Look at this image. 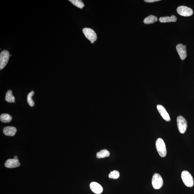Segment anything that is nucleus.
Listing matches in <instances>:
<instances>
[{
    "label": "nucleus",
    "instance_id": "2",
    "mask_svg": "<svg viewBox=\"0 0 194 194\" xmlns=\"http://www.w3.org/2000/svg\"><path fill=\"white\" fill-rule=\"evenodd\" d=\"M181 177L184 183L188 187H191L193 186L194 180L193 177L188 172L183 171L181 174Z\"/></svg>",
    "mask_w": 194,
    "mask_h": 194
},
{
    "label": "nucleus",
    "instance_id": "19",
    "mask_svg": "<svg viewBox=\"0 0 194 194\" xmlns=\"http://www.w3.org/2000/svg\"><path fill=\"white\" fill-rule=\"evenodd\" d=\"M34 92L32 91L30 92L27 96V101L30 107H33L34 105V103L33 100H32V97L34 95Z\"/></svg>",
    "mask_w": 194,
    "mask_h": 194
},
{
    "label": "nucleus",
    "instance_id": "18",
    "mask_svg": "<svg viewBox=\"0 0 194 194\" xmlns=\"http://www.w3.org/2000/svg\"><path fill=\"white\" fill-rule=\"evenodd\" d=\"M69 1L73 5L77 7L78 8L82 9L85 6L84 4L81 0H70Z\"/></svg>",
    "mask_w": 194,
    "mask_h": 194
},
{
    "label": "nucleus",
    "instance_id": "17",
    "mask_svg": "<svg viewBox=\"0 0 194 194\" xmlns=\"http://www.w3.org/2000/svg\"><path fill=\"white\" fill-rule=\"evenodd\" d=\"M1 121L4 123H10L12 120V117L8 114H2L0 116Z\"/></svg>",
    "mask_w": 194,
    "mask_h": 194
},
{
    "label": "nucleus",
    "instance_id": "6",
    "mask_svg": "<svg viewBox=\"0 0 194 194\" xmlns=\"http://www.w3.org/2000/svg\"><path fill=\"white\" fill-rule=\"evenodd\" d=\"M83 33L88 40L91 41V44H93L97 39V36L95 32L93 30L85 28L83 29Z\"/></svg>",
    "mask_w": 194,
    "mask_h": 194
},
{
    "label": "nucleus",
    "instance_id": "3",
    "mask_svg": "<svg viewBox=\"0 0 194 194\" xmlns=\"http://www.w3.org/2000/svg\"><path fill=\"white\" fill-rule=\"evenodd\" d=\"M152 183L155 189H160L163 185V180L161 175L158 173L155 174L152 178Z\"/></svg>",
    "mask_w": 194,
    "mask_h": 194
},
{
    "label": "nucleus",
    "instance_id": "4",
    "mask_svg": "<svg viewBox=\"0 0 194 194\" xmlns=\"http://www.w3.org/2000/svg\"><path fill=\"white\" fill-rule=\"evenodd\" d=\"M177 121L178 128L179 132L182 134L184 133L187 128L186 120L183 117L179 116L177 117Z\"/></svg>",
    "mask_w": 194,
    "mask_h": 194
},
{
    "label": "nucleus",
    "instance_id": "13",
    "mask_svg": "<svg viewBox=\"0 0 194 194\" xmlns=\"http://www.w3.org/2000/svg\"><path fill=\"white\" fill-rule=\"evenodd\" d=\"M159 21L161 23H167L175 22L177 21V18L174 15H172L170 17H161L159 18Z\"/></svg>",
    "mask_w": 194,
    "mask_h": 194
},
{
    "label": "nucleus",
    "instance_id": "16",
    "mask_svg": "<svg viewBox=\"0 0 194 194\" xmlns=\"http://www.w3.org/2000/svg\"><path fill=\"white\" fill-rule=\"evenodd\" d=\"M110 152L106 149L101 150L96 154V157L98 159L104 158L109 156Z\"/></svg>",
    "mask_w": 194,
    "mask_h": 194
},
{
    "label": "nucleus",
    "instance_id": "12",
    "mask_svg": "<svg viewBox=\"0 0 194 194\" xmlns=\"http://www.w3.org/2000/svg\"><path fill=\"white\" fill-rule=\"evenodd\" d=\"M17 129L15 127L12 126L5 127L3 129L4 134L9 136H14L17 132Z\"/></svg>",
    "mask_w": 194,
    "mask_h": 194
},
{
    "label": "nucleus",
    "instance_id": "7",
    "mask_svg": "<svg viewBox=\"0 0 194 194\" xmlns=\"http://www.w3.org/2000/svg\"><path fill=\"white\" fill-rule=\"evenodd\" d=\"M177 11L179 15L184 17H188L193 14L192 9L186 6H181L178 7Z\"/></svg>",
    "mask_w": 194,
    "mask_h": 194
},
{
    "label": "nucleus",
    "instance_id": "22",
    "mask_svg": "<svg viewBox=\"0 0 194 194\" xmlns=\"http://www.w3.org/2000/svg\"><path fill=\"white\" fill-rule=\"evenodd\" d=\"M14 158L16 159H18V157L17 156H14Z\"/></svg>",
    "mask_w": 194,
    "mask_h": 194
},
{
    "label": "nucleus",
    "instance_id": "1",
    "mask_svg": "<svg viewBox=\"0 0 194 194\" xmlns=\"http://www.w3.org/2000/svg\"><path fill=\"white\" fill-rule=\"evenodd\" d=\"M156 146L157 151L162 158H164L167 155V150L164 140L161 138H159L156 141Z\"/></svg>",
    "mask_w": 194,
    "mask_h": 194
},
{
    "label": "nucleus",
    "instance_id": "10",
    "mask_svg": "<svg viewBox=\"0 0 194 194\" xmlns=\"http://www.w3.org/2000/svg\"><path fill=\"white\" fill-rule=\"evenodd\" d=\"M21 165L19 160L18 159H9L7 160L5 163L6 168H13L20 167Z\"/></svg>",
    "mask_w": 194,
    "mask_h": 194
},
{
    "label": "nucleus",
    "instance_id": "9",
    "mask_svg": "<svg viewBox=\"0 0 194 194\" xmlns=\"http://www.w3.org/2000/svg\"><path fill=\"white\" fill-rule=\"evenodd\" d=\"M157 109L160 113L163 118L167 122L170 121V118L169 114L166 110L165 109L162 105H158L157 106Z\"/></svg>",
    "mask_w": 194,
    "mask_h": 194
},
{
    "label": "nucleus",
    "instance_id": "20",
    "mask_svg": "<svg viewBox=\"0 0 194 194\" xmlns=\"http://www.w3.org/2000/svg\"><path fill=\"white\" fill-rule=\"evenodd\" d=\"M120 176V173L118 171L114 170L112 172H111L109 177L110 178L113 179H117Z\"/></svg>",
    "mask_w": 194,
    "mask_h": 194
},
{
    "label": "nucleus",
    "instance_id": "11",
    "mask_svg": "<svg viewBox=\"0 0 194 194\" xmlns=\"http://www.w3.org/2000/svg\"><path fill=\"white\" fill-rule=\"evenodd\" d=\"M90 188L94 193L99 194L103 192V188L100 185L95 182H92L90 184Z\"/></svg>",
    "mask_w": 194,
    "mask_h": 194
},
{
    "label": "nucleus",
    "instance_id": "5",
    "mask_svg": "<svg viewBox=\"0 0 194 194\" xmlns=\"http://www.w3.org/2000/svg\"><path fill=\"white\" fill-rule=\"evenodd\" d=\"M10 53L7 50L2 51L0 54V70L3 69L7 64L10 58Z\"/></svg>",
    "mask_w": 194,
    "mask_h": 194
},
{
    "label": "nucleus",
    "instance_id": "8",
    "mask_svg": "<svg viewBox=\"0 0 194 194\" xmlns=\"http://www.w3.org/2000/svg\"><path fill=\"white\" fill-rule=\"evenodd\" d=\"M176 49L180 58L182 60L185 59L187 57L186 46L179 44L176 46Z\"/></svg>",
    "mask_w": 194,
    "mask_h": 194
},
{
    "label": "nucleus",
    "instance_id": "15",
    "mask_svg": "<svg viewBox=\"0 0 194 194\" xmlns=\"http://www.w3.org/2000/svg\"><path fill=\"white\" fill-rule=\"evenodd\" d=\"M5 100L9 103H15V98L13 95L12 92L11 90H9L6 94Z\"/></svg>",
    "mask_w": 194,
    "mask_h": 194
},
{
    "label": "nucleus",
    "instance_id": "14",
    "mask_svg": "<svg viewBox=\"0 0 194 194\" xmlns=\"http://www.w3.org/2000/svg\"><path fill=\"white\" fill-rule=\"evenodd\" d=\"M158 21V18L156 16L153 15H150L146 18L144 21V24H153Z\"/></svg>",
    "mask_w": 194,
    "mask_h": 194
},
{
    "label": "nucleus",
    "instance_id": "21",
    "mask_svg": "<svg viewBox=\"0 0 194 194\" xmlns=\"http://www.w3.org/2000/svg\"><path fill=\"white\" fill-rule=\"evenodd\" d=\"M160 1V0H145L144 1L146 3H154V2Z\"/></svg>",
    "mask_w": 194,
    "mask_h": 194
}]
</instances>
